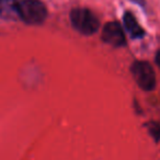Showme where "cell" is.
<instances>
[{
	"label": "cell",
	"mask_w": 160,
	"mask_h": 160,
	"mask_svg": "<svg viewBox=\"0 0 160 160\" xmlns=\"http://www.w3.org/2000/svg\"><path fill=\"white\" fill-rule=\"evenodd\" d=\"M73 29L85 35H92L98 31L100 22L97 16L87 8H75L70 12Z\"/></svg>",
	"instance_id": "6da1fadb"
},
{
	"label": "cell",
	"mask_w": 160,
	"mask_h": 160,
	"mask_svg": "<svg viewBox=\"0 0 160 160\" xmlns=\"http://www.w3.org/2000/svg\"><path fill=\"white\" fill-rule=\"evenodd\" d=\"M18 13L25 23L36 25L45 21L47 9L40 0H21L18 2Z\"/></svg>",
	"instance_id": "7a4b0ae2"
},
{
	"label": "cell",
	"mask_w": 160,
	"mask_h": 160,
	"mask_svg": "<svg viewBox=\"0 0 160 160\" xmlns=\"http://www.w3.org/2000/svg\"><path fill=\"white\" fill-rule=\"evenodd\" d=\"M131 71L136 83L142 90L150 91L156 87V73L149 62L142 60L135 62L132 65Z\"/></svg>",
	"instance_id": "3957f363"
},
{
	"label": "cell",
	"mask_w": 160,
	"mask_h": 160,
	"mask_svg": "<svg viewBox=\"0 0 160 160\" xmlns=\"http://www.w3.org/2000/svg\"><path fill=\"white\" fill-rule=\"evenodd\" d=\"M102 40L104 43L114 47L124 46L126 43L125 34L118 22H108L102 30Z\"/></svg>",
	"instance_id": "277c9868"
},
{
	"label": "cell",
	"mask_w": 160,
	"mask_h": 160,
	"mask_svg": "<svg viewBox=\"0 0 160 160\" xmlns=\"http://www.w3.org/2000/svg\"><path fill=\"white\" fill-rule=\"evenodd\" d=\"M123 21H124L125 29L131 34L132 38H140L144 36L145 31L139 25V23L137 22V20H136V18L133 16V13H131V12H125L124 17H123Z\"/></svg>",
	"instance_id": "5b68a950"
},
{
	"label": "cell",
	"mask_w": 160,
	"mask_h": 160,
	"mask_svg": "<svg viewBox=\"0 0 160 160\" xmlns=\"http://www.w3.org/2000/svg\"><path fill=\"white\" fill-rule=\"evenodd\" d=\"M17 0H0V16L8 20L19 18Z\"/></svg>",
	"instance_id": "8992f818"
},
{
	"label": "cell",
	"mask_w": 160,
	"mask_h": 160,
	"mask_svg": "<svg viewBox=\"0 0 160 160\" xmlns=\"http://www.w3.org/2000/svg\"><path fill=\"white\" fill-rule=\"evenodd\" d=\"M148 127V131L150 133V135L155 138L156 142L160 139V124L159 123H156V122H152V123H149L147 125Z\"/></svg>",
	"instance_id": "52a82bcc"
},
{
	"label": "cell",
	"mask_w": 160,
	"mask_h": 160,
	"mask_svg": "<svg viewBox=\"0 0 160 160\" xmlns=\"http://www.w3.org/2000/svg\"><path fill=\"white\" fill-rule=\"evenodd\" d=\"M156 64H157V66L160 68V49L157 52V54H156Z\"/></svg>",
	"instance_id": "ba28073f"
},
{
	"label": "cell",
	"mask_w": 160,
	"mask_h": 160,
	"mask_svg": "<svg viewBox=\"0 0 160 160\" xmlns=\"http://www.w3.org/2000/svg\"><path fill=\"white\" fill-rule=\"evenodd\" d=\"M131 1H133V2L137 3V5H139V6L145 5V0H131Z\"/></svg>",
	"instance_id": "9c48e42d"
}]
</instances>
